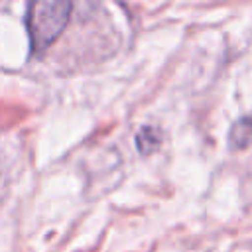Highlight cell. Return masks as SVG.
Listing matches in <instances>:
<instances>
[{
	"label": "cell",
	"mask_w": 252,
	"mask_h": 252,
	"mask_svg": "<svg viewBox=\"0 0 252 252\" xmlns=\"http://www.w3.org/2000/svg\"><path fill=\"white\" fill-rule=\"evenodd\" d=\"M71 2H33L28 8V32L33 53H43L69 22Z\"/></svg>",
	"instance_id": "6da1fadb"
},
{
	"label": "cell",
	"mask_w": 252,
	"mask_h": 252,
	"mask_svg": "<svg viewBox=\"0 0 252 252\" xmlns=\"http://www.w3.org/2000/svg\"><path fill=\"white\" fill-rule=\"evenodd\" d=\"M228 142H230V148H236V150L246 148L252 142V114L242 116L232 124L228 132Z\"/></svg>",
	"instance_id": "7a4b0ae2"
},
{
	"label": "cell",
	"mask_w": 252,
	"mask_h": 252,
	"mask_svg": "<svg viewBox=\"0 0 252 252\" xmlns=\"http://www.w3.org/2000/svg\"><path fill=\"white\" fill-rule=\"evenodd\" d=\"M159 140H161L159 130H156L152 126H142L136 134V148L142 154H152L159 146Z\"/></svg>",
	"instance_id": "3957f363"
}]
</instances>
